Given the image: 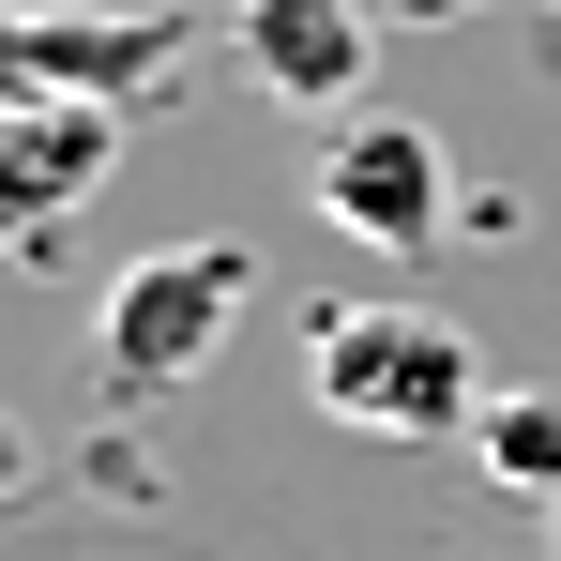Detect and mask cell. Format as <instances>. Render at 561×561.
I'll list each match as a JSON object with an SVG mask.
<instances>
[{
  "instance_id": "obj_9",
  "label": "cell",
  "mask_w": 561,
  "mask_h": 561,
  "mask_svg": "<svg viewBox=\"0 0 561 561\" xmlns=\"http://www.w3.org/2000/svg\"><path fill=\"white\" fill-rule=\"evenodd\" d=\"M379 15H485V0H379Z\"/></svg>"
},
{
  "instance_id": "obj_10",
  "label": "cell",
  "mask_w": 561,
  "mask_h": 561,
  "mask_svg": "<svg viewBox=\"0 0 561 561\" xmlns=\"http://www.w3.org/2000/svg\"><path fill=\"white\" fill-rule=\"evenodd\" d=\"M547 547H561V501H547Z\"/></svg>"
},
{
  "instance_id": "obj_7",
  "label": "cell",
  "mask_w": 561,
  "mask_h": 561,
  "mask_svg": "<svg viewBox=\"0 0 561 561\" xmlns=\"http://www.w3.org/2000/svg\"><path fill=\"white\" fill-rule=\"evenodd\" d=\"M470 456H485V485H516V501H561V394H485Z\"/></svg>"
},
{
  "instance_id": "obj_5",
  "label": "cell",
  "mask_w": 561,
  "mask_h": 561,
  "mask_svg": "<svg viewBox=\"0 0 561 561\" xmlns=\"http://www.w3.org/2000/svg\"><path fill=\"white\" fill-rule=\"evenodd\" d=\"M122 168V106H0V259H61Z\"/></svg>"
},
{
  "instance_id": "obj_3",
  "label": "cell",
  "mask_w": 561,
  "mask_h": 561,
  "mask_svg": "<svg viewBox=\"0 0 561 561\" xmlns=\"http://www.w3.org/2000/svg\"><path fill=\"white\" fill-rule=\"evenodd\" d=\"M243 288H259V259H243V243H168V259L106 274V304H92V365H106V394H152V379H197L213 350H228Z\"/></svg>"
},
{
  "instance_id": "obj_4",
  "label": "cell",
  "mask_w": 561,
  "mask_h": 561,
  "mask_svg": "<svg viewBox=\"0 0 561 561\" xmlns=\"http://www.w3.org/2000/svg\"><path fill=\"white\" fill-rule=\"evenodd\" d=\"M440 213H456V152L410 106L319 137V228H350V243H440Z\"/></svg>"
},
{
  "instance_id": "obj_2",
  "label": "cell",
  "mask_w": 561,
  "mask_h": 561,
  "mask_svg": "<svg viewBox=\"0 0 561 561\" xmlns=\"http://www.w3.org/2000/svg\"><path fill=\"white\" fill-rule=\"evenodd\" d=\"M183 77V15L152 0H0V106H137Z\"/></svg>"
},
{
  "instance_id": "obj_11",
  "label": "cell",
  "mask_w": 561,
  "mask_h": 561,
  "mask_svg": "<svg viewBox=\"0 0 561 561\" xmlns=\"http://www.w3.org/2000/svg\"><path fill=\"white\" fill-rule=\"evenodd\" d=\"M547 15H561V0H547Z\"/></svg>"
},
{
  "instance_id": "obj_1",
  "label": "cell",
  "mask_w": 561,
  "mask_h": 561,
  "mask_svg": "<svg viewBox=\"0 0 561 561\" xmlns=\"http://www.w3.org/2000/svg\"><path fill=\"white\" fill-rule=\"evenodd\" d=\"M304 394L350 440H470L485 425V365L440 304H334L304 334Z\"/></svg>"
},
{
  "instance_id": "obj_8",
  "label": "cell",
  "mask_w": 561,
  "mask_h": 561,
  "mask_svg": "<svg viewBox=\"0 0 561 561\" xmlns=\"http://www.w3.org/2000/svg\"><path fill=\"white\" fill-rule=\"evenodd\" d=\"M0 501H31V425L0 410Z\"/></svg>"
},
{
  "instance_id": "obj_6",
  "label": "cell",
  "mask_w": 561,
  "mask_h": 561,
  "mask_svg": "<svg viewBox=\"0 0 561 561\" xmlns=\"http://www.w3.org/2000/svg\"><path fill=\"white\" fill-rule=\"evenodd\" d=\"M379 0H243V77L274 106H365Z\"/></svg>"
}]
</instances>
